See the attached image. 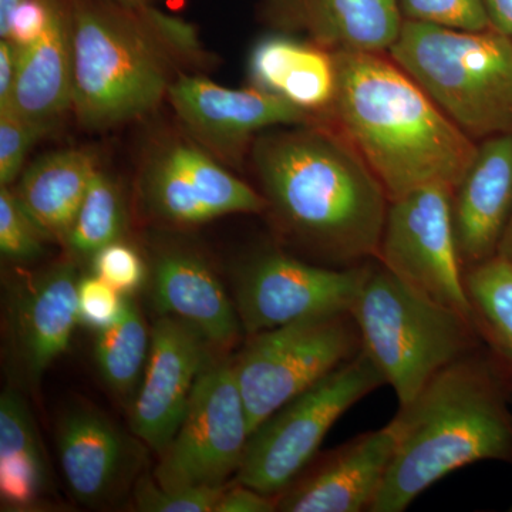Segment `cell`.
I'll list each match as a JSON object with an SVG mask.
<instances>
[{"label":"cell","mask_w":512,"mask_h":512,"mask_svg":"<svg viewBox=\"0 0 512 512\" xmlns=\"http://www.w3.org/2000/svg\"><path fill=\"white\" fill-rule=\"evenodd\" d=\"M332 113L390 201L427 185L456 190L478 144L392 59L335 53Z\"/></svg>","instance_id":"1"},{"label":"cell","mask_w":512,"mask_h":512,"mask_svg":"<svg viewBox=\"0 0 512 512\" xmlns=\"http://www.w3.org/2000/svg\"><path fill=\"white\" fill-rule=\"evenodd\" d=\"M254 161L268 207L293 234L338 264L377 258L390 200L339 131L268 134Z\"/></svg>","instance_id":"2"},{"label":"cell","mask_w":512,"mask_h":512,"mask_svg":"<svg viewBox=\"0 0 512 512\" xmlns=\"http://www.w3.org/2000/svg\"><path fill=\"white\" fill-rule=\"evenodd\" d=\"M510 387L494 356L471 352L440 370L392 421V463L370 511H404L458 468L512 461Z\"/></svg>","instance_id":"3"},{"label":"cell","mask_w":512,"mask_h":512,"mask_svg":"<svg viewBox=\"0 0 512 512\" xmlns=\"http://www.w3.org/2000/svg\"><path fill=\"white\" fill-rule=\"evenodd\" d=\"M390 59L473 140L512 134V39L404 20Z\"/></svg>","instance_id":"4"},{"label":"cell","mask_w":512,"mask_h":512,"mask_svg":"<svg viewBox=\"0 0 512 512\" xmlns=\"http://www.w3.org/2000/svg\"><path fill=\"white\" fill-rule=\"evenodd\" d=\"M362 348L400 407L416 399L444 367L474 352V322L414 291L389 269L369 266L350 309Z\"/></svg>","instance_id":"5"},{"label":"cell","mask_w":512,"mask_h":512,"mask_svg":"<svg viewBox=\"0 0 512 512\" xmlns=\"http://www.w3.org/2000/svg\"><path fill=\"white\" fill-rule=\"evenodd\" d=\"M73 103L89 130L146 116L168 94L160 52L143 28L116 10L76 2L69 12Z\"/></svg>","instance_id":"6"},{"label":"cell","mask_w":512,"mask_h":512,"mask_svg":"<svg viewBox=\"0 0 512 512\" xmlns=\"http://www.w3.org/2000/svg\"><path fill=\"white\" fill-rule=\"evenodd\" d=\"M384 382L365 350L276 410L249 437L237 483L276 497L301 477L350 407Z\"/></svg>","instance_id":"7"},{"label":"cell","mask_w":512,"mask_h":512,"mask_svg":"<svg viewBox=\"0 0 512 512\" xmlns=\"http://www.w3.org/2000/svg\"><path fill=\"white\" fill-rule=\"evenodd\" d=\"M362 350L352 313L298 320L251 335L232 360L249 430Z\"/></svg>","instance_id":"8"},{"label":"cell","mask_w":512,"mask_h":512,"mask_svg":"<svg viewBox=\"0 0 512 512\" xmlns=\"http://www.w3.org/2000/svg\"><path fill=\"white\" fill-rule=\"evenodd\" d=\"M453 191L427 185L390 201L377 258L414 291L474 322L454 231Z\"/></svg>","instance_id":"9"},{"label":"cell","mask_w":512,"mask_h":512,"mask_svg":"<svg viewBox=\"0 0 512 512\" xmlns=\"http://www.w3.org/2000/svg\"><path fill=\"white\" fill-rule=\"evenodd\" d=\"M251 430L232 360L212 362L198 377L183 423L160 454L165 488L220 487L244 461Z\"/></svg>","instance_id":"10"},{"label":"cell","mask_w":512,"mask_h":512,"mask_svg":"<svg viewBox=\"0 0 512 512\" xmlns=\"http://www.w3.org/2000/svg\"><path fill=\"white\" fill-rule=\"evenodd\" d=\"M369 266L323 268L271 252L238 274L235 306L248 335L298 320L350 312Z\"/></svg>","instance_id":"11"},{"label":"cell","mask_w":512,"mask_h":512,"mask_svg":"<svg viewBox=\"0 0 512 512\" xmlns=\"http://www.w3.org/2000/svg\"><path fill=\"white\" fill-rule=\"evenodd\" d=\"M148 210L161 220L195 225L231 214H258L268 201L194 144L158 150L143 177Z\"/></svg>","instance_id":"12"},{"label":"cell","mask_w":512,"mask_h":512,"mask_svg":"<svg viewBox=\"0 0 512 512\" xmlns=\"http://www.w3.org/2000/svg\"><path fill=\"white\" fill-rule=\"evenodd\" d=\"M211 343L174 316H160L151 330L150 353L130 410L138 439L163 453L183 423L198 377L212 362Z\"/></svg>","instance_id":"13"},{"label":"cell","mask_w":512,"mask_h":512,"mask_svg":"<svg viewBox=\"0 0 512 512\" xmlns=\"http://www.w3.org/2000/svg\"><path fill=\"white\" fill-rule=\"evenodd\" d=\"M168 97L192 136L224 154L237 153L265 128L299 126L312 116L256 87L229 89L200 76L170 83Z\"/></svg>","instance_id":"14"},{"label":"cell","mask_w":512,"mask_h":512,"mask_svg":"<svg viewBox=\"0 0 512 512\" xmlns=\"http://www.w3.org/2000/svg\"><path fill=\"white\" fill-rule=\"evenodd\" d=\"M79 275L73 262L49 266L9 299V325L16 362L29 383L66 352L79 322Z\"/></svg>","instance_id":"15"},{"label":"cell","mask_w":512,"mask_h":512,"mask_svg":"<svg viewBox=\"0 0 512 512\" xmlns=\"http://www.w3.org/2000/svg\"><path fill=\"white\" fill-rule=\"evenodd\" d=\"M393 423L343 444L315 470L289 485L278 500L286 512L370 511L392 463Z\"/></svg>","instance_id":"16"},{"label":"cell","mask_w":512,"mask_h":512,"mask_svg":"<svg viewBox=\"0 0 512 512\" xmlns=\"http://www.w3.org/2000/svg\"><path fill=\"white\" fill-rule=\"evenodd\" d=\"M451 210L463 266L470 269L497 256L512 214V134L478 144L473 163L453 191Z\"/></svg>","instance_id":"17"},{"label":"cell","mask_w":512,"mask_h":512,"mask_svg":"<svg viewBox=\"0 0 512 512\" xmlns=\"http://www.w3.org/2000/svg\"><path fill=\"white\" fill-rule=\"evenodd\" d=\"M153 302L160 316H174L191 325L211 345L227 348L241 330L237 306L214 272L198 256L167 251L153 271Z\"/></svg>","instance_id":"18"},{"label":"cell","mask_w":512,"mask_h":512,"mask_svg":"<svg viewBox=\"0 0 512 512\" xmlns=\"http://www.w3.org/2000/svg\"><path fill=\"white\" fill-rule=\"evenodd\" d=\"M57 453L70 491L89 505L109 500L130 464L127 441L119 429L103 414L84 407L60 420Z\"/></svg>","instance_id":"19"},{"label":"cell","mask_w":512,"mask_h":512,"mask_svg":"<svg viewBox=\"0 0 512 512\" xmlns=\"http://www.w3.org/2000/svg\"><path fill=\"white\" fill-rule=\"evenodd\" d=\"M72 103L70 18L57 2L45 35L32 45L20 47L10 107L43 136L72 109Z\"/></svg>","instance_id":"20"},{"label":"cell","mask_w":512,"mask_h":512,"mask_svg":"<svg viewBox=\"0 0 512 512\" xmlns=\"http://www.w3.org/2000/svg\"><path fill=\"white\" fill-rule=\"evenodd\" d=\"M254 87L306 113L332 109L338 86L335 53L286 36L259 40L248 63Z\"/></svg>","instance_id":"21"},{"label":"cell","mask_w":512,"mask_h":512,"mask_svg":"<svg viewBox=\"0 0 512 512\" xmlns=\"http://www.w3.org/2000/svg\"><path fill=\"white\" fill-rule=\"evenodd\" d=\"M313 43L332 53L389 52L404 25L399 0H291Z\"/></svg>","instance_id":"22"},{"label":"cell","mask_w":512,"mask_h":512,"mask_svg":"<svg viewBox=\"0 0 512 512\" xmlns=\"http://www.w3.org/2000/svg\"><path fill=\"white\" fill-rule=\"evenodd\" d=\"M96 171L86 151H55L25 168L13 192L47 239L66 241Z\"/></svg>","instance_id":"23"},{"label":"cell","mask_w":512,"mask_h":512,"mask_svg":"<svg viewBox=\"0 0 512 512\" xmlns=\"http://www.w3.org/2000/svg\"><path fill=\"white\" fill-rule=\"evenodd\" d=\"M49 485L43 456L29 407L18 392L0 396V494L15 507H29Z\"/></svg>","instance_id":"24"},{"label":"cell","mask_w":512,"mask_h":512,"mask_svg":"<svg viewBox=\"0 0 512 512\" xmlns=\"http://www.w3.org/2000/svg\"><path fill=\"white\" fill-rule=\"evenodd\" d=\"M474 325L512 386V266L494 256L464 275Z\"/></svg>","instance_id":"25"},{"label":"cell","mask_w":512,"mask_h":512,"mask_svg":"<svg viewBox=\"0 0 512 512\" xmlns=\"http://www.w3.org/2000/svg\"><path fill=\"white\" fill-rule=\"evenodd\" d=\"M150 343L146 320L136 303L127 298L120 318L100 330L94 348L100 375L113 392L120 396L136 392L146 370Z\"/></svg>","instance_id":"26"},{"label":"cell","mask_w":512,"mask_h":512,"mask_svg":"<svg viewBox=\"0 0 512 512\" xmlns=\"http://www.w3.org/2000/svg\"><path fill=\"white\" fill-rule=\"evenodd\" d=\"M126 227L123 200L116 183L97 170L64 244L74 255L93 256L120 241Z\"/></svg>","instance_id":"27"},{"label":"cell","mask_w":512,"mask_h":512,"mask_svg":"<svg viewBox=\"0 0 512 512\" xmlns=\"http://www.w3.org/2000/svg\"><path fill=\"white\" fill-rule=\"evenodd\" d=\"M42 229L26 214L12 188L0 185V251L13 262H33L45 252Z\"/></svg>","instance_id":"28"},{"label":"cell","mask_w":512,"mask_h":512,"mask_svg":"<svg viewBox=\"0 0 512 512\" xmlns=\"http://www.w3.org/2000/svg\"><path fill=\"white\" fill-rule=\"evenodd\" d=\"M399 3L404 20L456 29L491 28L484 0H399Z\"/></svg>","instance_id":"29"},{"label":"cell","mask_w":512,"mask_h":512,"mask_svg":"<svg viewBox=\"0 0 512 512\" xmlns=\"http://www.w3.org/2000/svg\"><path fill=\"white\" fill-rule=\"evenodd\" d=\"M225 488V485L165 488L157 481L144 480L136 490V505L144 512H214Z\"/></svg>","instance_id":"30"},{"label":"cell","mask_w":512,"mask_h":512,"mask_svg":"<svg viewBox=\"0 0 512 512\" xmlns=\"http://www.w3.org/2000/svg\"><path fill=\"white\" fill-rule=\"evenodd\" d=\"M42 133L12 107L0 110V185L10 187L25 170L29 150Z\"/></svg>","instance_id":"31"},{"label":"cell","mask_w":512,"mask_h":512,"mask_svg":"<svg viewBox=\"0 0 512 512\" xmlns=\"http://www.w3.org/2000/svg\"><path fill=\"white\" fill-rule=\"evenodd\" d=\"M93 268L94 274L126 296L137 291L147 276L143 258L136 249L121 241L97 251L93 255Z\"/></svg>","instance_id":"32"},{"label":"cell","mask_w":512,"mask_h":512,"mask_svg":"<svg viewBox=\"0 0 512 512\" xmlns=\"http://www.w3.org/2000/svg\"><path fill=\"white\" fill-rule=\"evenodd\" d=\"M77 296H79V322L99 332L109 328L120 318L127 301L126 295L97 275L80 279Z\"/></svg>","instance_id":"33"},{"label":"cell","mask_w":512,"mask_h":512,"mask_svg":"<svg viewBox=\"0 0 512 512\" xmlns=\"http://www.w3.org/2000/svg\"><path fill=\"white\" fill-rule=\"evenodd\" d=\"M56 3L57 0H23L13 10L2 39H10L19 47L32 45L45 35L52 22Z\"/></svg>","instance_id":"34"},{"label":"cell","mask_w":512,"mask_h":512,"mask_svg":"<svg viewBox=\"0 0 512 512\" xmlns=\"http://www.w3.org/2000/svg\"><path fill=\"white\" fill-rule=\"evenodd\" d=\"M146 20L154 35L160 37L168 49L185 59H201L202 49L197 32L183 20L170 18L157 10H147Z\"/></svg>","instance_id":"35"},{"label":"cell","mask_w":512,"mask_h":512,"mask_svg":"<svg viewBox=\"0 0 512 512\" xmlns=\"http://www.w3.org/2000/svg\"><path fill=\"white\" fill-rule=\"evenodd\" d=\"M278 510V497L261 493L247 485L225 488L214 512H271Z\"/></svg>","instance_id":"36"},{"label":"cell","mask_w":512,"mask_h":512,"mask_svg":"<svg viewBox=\"0 0 512 512\" xmlns=\"http://www.w3.org/2000/svg\"><path fill=\"white\" fill-rule=\"evenodd\" d=\"M20 47L10 39L0 40V110L8 109L12 103L18 72Z\"/></svg>","instance_id":"37"},{"label":"cell","mask_w":512,"mask_h":512,"mask_svg":"<svg viewBox=\"0 0 512 512\" xmlns=\"http://www.w3.org/2000/svg\"><path fill=\"white\" fill-rule=\"evenodd\" d=\"M491 28L512 39V0H484Z\"/></svg>","instance_id":"38"},{"label":"cell","mask_w":512,"mask_h":512,"mask_svg":"<svg viewBox=\"0 0 512 512\" xmlns=\"http://www.w3.org/2000/svg\"><path fill=\"white\" fill-rule=\"evenodd\" d=\"M497 256L512 266V214L500 245H498Z\"/></svg>","instance_id":"39"},{"label":"cell","mask_w":512,"mask_h":512,"mask_svg":"<svg viewBox=\"0 0 512 512\" xmlns=\"http://www.w3.org/2000/svg\"><path fill=\"white\" fill-rule=\"evenodd\" d=\"M23 0H0V37L5 36L10 16Z\"/></svg>","instance_id":"40"},{"label":"cell","mask_w":512,"mask_h":512,"mask_svg":"<svg viewBox=\"0 0 512 512\" xmlns=\"http://www.w3.org/2000/svg\"><path fill=\"white\" fill-rule=\"evenodd\" d=\"M116 2L121 3V5L124 6H130V3H128V0H116Z\"/></svg>","instance_id":"41"},{"label":"cell","mask_w":512,"mask_h":512,"mask_svg":"<svg viewBox=\"0 0 512 512\" xmlns=\"http://www.w3.org/2000/svg\"><path fill=\"white\" fill-rule=\"evenodd\" d=\"M138 0H128V3H130V6H136Z\"/></svg>","instance_id":"42"},{"label":"cell","mask_w":512,"mask_h":512,"mask_svg":"<svg viewBox=\"0 0 512 512\" xmlns=\"http://www.w3.org/2000/svg\"><path fill=\"white\" fill-rule=\"evenodd\" d=\"M511 511H512V508H511Z\"/></svg>","instance_id":"43"}]
</instances>
